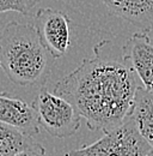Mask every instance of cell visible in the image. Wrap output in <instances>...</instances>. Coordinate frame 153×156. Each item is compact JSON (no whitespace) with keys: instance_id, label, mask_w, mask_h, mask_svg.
I'll return each instance as SVG.
<instances>
[{"instance_id":"obj_1","label":"cell","mask_w":153,"mask_h":156,"mask_svg":"<svg viewBox=\"0 0 153 156\" xmlns=\"http://www.w3.org/2000/svg\"><path fill=\"white\" fill-rule=\"evenodd\" d=\"M95 57L59 80L54 93L68 100L90 130L108 132L118 127L131 114L140 79L123 54L105 53L104 41L93 49Z\"/></svg>"},{"instance_id":"obj_2","label":"cell","mask_w":153,"mask_h":156,"mask_svg":"<svg viewBox=\"0 0 153 156\" xmlns=\"http://www.w3.org/2000/svg\"><path fill=\"white\" fill-rule=\"evenodd\" d=\"M0 54L7 78L18 85H44L53 57L31 24L7 23L0 33Z\"/></svg>"},{"instance_id":"obj_3","label":"cell","mask_w":153,"mask_h":156,"mask_svg":"<svg viewBox=\"0 0 153 156\" xmlns=\"http://www.w3.org/2000/svg\"><path fill=\"white\" fill-rule=\"evenodd\" d=\"M151 144L141 136L131 115L90 145L72 150L66 156H146Z\"/></svg>"},{"instance_id":"obj_4","label":"cell","mask_w":153,"mask_h":156,"mask_svg":"<svg viewBox=\"0 0 153 156\" xmlns=\"http://www.w3.org/2000/svg\"><path fill=\"white\" fill-rule=\"evenodd\" d=\"M36 109L39 126L50 136L67 138L80 127L81 119L76 108L65 98L42 89L32 105Z\"/></svg>"},{"instance_id":"obj_5","label":"cell","mask_w":153,"mask_h":156,"mask_svg":"<svg viewBox=\"0 0 153 156\" xmlns=\"http://www.w3.org/2000/svg\"><path fill=\"white\" fill-rule=\"evenodd\" d=\"M34 27L53 58H61L66 54L71 44L70 18L66 13L53 9H39L35 16Z\"/></svg>"},{"instance_id":"obj_6","label":"cell","mask_w":153,"mask_h":156,"mask_svg":"<svg viewBox=\"0 0 153 156\" xmlns=\"http://www.w3.org/2000/svg\"><path fill=\"white\" fill-rule=\"evenodd\" d=\"M122 54L139 77L141 85L153 89V43L147 31L132 35L122 48Z\"/></svg>"},{"instance_id":"obj_7","label":"cell","mask_w":153,"mask_h":156,"mask_svg":"<svg viewBox=\"0 0 153 156\" xmlns=\"http://www.w3.org/2000/svg\"><path fill=\"white\" fill-rule=\"evenodd\" d=\"M0 121L16 127L28 136L39 133V122L34 106L0 93Z\"/></svg>"},{"instance_id":"obj_8","label":"cell","mask_w":153,"mask_h":156,"mask_svg":"<svg viewBox=\"0 0 153 156\" xmlns=\"http://www.w3.org/2000/svg\"><path fill=\"white\" fill-rule=\"evenodd\" d=\"M108 10L144 31L153 30V0H102Z\"/></svg>"},{"instance_id":"obj_9","label":"cell","mask_w":153,"mask_h":156,"mask_svg":"<svg viewBox=\"0 0 153 156\" xmlns=\"http://www.w3.org/2000/svg\"><path fill=\"white\" fill-rule=\"evenodd\" d=\"M129 115L141 136L153 145V89L142 85L138 88Z\"/></svg>"},{"instance_id":"obj_10","label":"cell","mask_w":153,"mask_h":156,"mask_svg":"<svg viewBox=\"0 0 153 156\" xmlns=\"http://www.w3.org/2000/svg\"><path fill=\"white\" fill-rule=\"evenodd\" d=\"M35 140L13 126L0 121V154L12 156L28 148Z\"/></svg>"},{"instance_id":"obj_11","label":"cell","mask_w":153,"mask_h":156,"mask_svg":"<svg viewBox=\"0 0 153 156\" xmlns=\"http://www.w3.org/2000/svg\"><path fill=\"white\" fill-rule=\"evenodd\" d=\"M38 2L39 0H0V13L12 11L25 16Z\"/></svg>"},{"instance_id":"obj_12","label":"cell","mask_w":153,"mask_h":156,"mask_svg":"<svg viewBox=\"0 0 153 156\" xmlns=\"http://www.w3.org/2000/svg\"><path fill=\"white\" fill-rule=\"evenodd\" d=\"M12 156H46V150L41 144L34 142L32 144H30L24 150H22V151H19Z\"/></svg>"},{"instance_id":"obj_13","label":"cell","mask_w":153,"mask_h":156,"mask_svg":"<svg viewBox=\"0 0 153 156\" xmlns=\"http://www.w3.org/2000/svg\"><path fill=\"white\" fill-rule=\"evenodd\" d=\"M146 156H153V145L151 147V149L148 150V153L146 154Z\"/></svg>"},{"instance_id":"obj_14","label":"cell","mask_w":153,"mask_h":156,"mask_svg":"<svg viewBox=\"0 0 153 156\" xmlns=\"http://www.w3.org/2000/svg\"><path fill=\"white\" fill-rule=\"evenodd\" d=\"M2 67V60H1V54H0V69Z\"/></svg>"},{"instance_id":"obj_15","label":"cell","mask_w":153,"mask_h":156,"mask_svg":"<svg viewBox=\"0 0 153 156\" xmlns=\"http://www.w3.org/2000/svg\"><path fill=\"white\" fill-rule=\"evenodd\" d=\"M0 156H4V155H1V154H0Z\"/></svg>"}]
</instances>
